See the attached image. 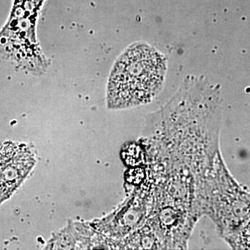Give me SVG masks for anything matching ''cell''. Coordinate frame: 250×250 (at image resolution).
<instances>
[{"instance_id":"1","label":"cell","mask_w":250,"mask_h":250,"mask_svg":"<svg viewBox=\"0 0 250 250\" xmlns=\"http://www.w3.org/2000/svg\"><path fill=\"white\" fill-rule=\"evenodd\" d=\"M166 58L151 46H130L117 60L108 80L107 102L113 108L149 103L162 87Z\"/></svg>"}]
</instances>
